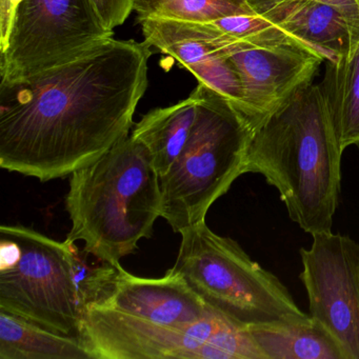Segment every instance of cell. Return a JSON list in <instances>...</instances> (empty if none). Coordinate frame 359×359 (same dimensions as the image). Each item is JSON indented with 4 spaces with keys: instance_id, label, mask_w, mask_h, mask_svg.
Masks as SVG:
<instances>
[{
    "instance_id": "14",
    "label": "cell",
    "mask_w": 359,
    "mask_h": 359,
    "mask_svg": "<svg viewBox=\"0 0 359 359\" xmlns=\"http://www.w3.org/2000/svg\"><path fill=\"white\" fill-rule=\"evenodd\" d=\"M248 329L266 359H344L335 338L306 313Z\"/></svg>"
},
{
    "instance_id": "19",
    "label": "cell",
    "mask_w": 359,
    "mask_h": 359,
    "mask_svg": "<svg viewBox=\"0 0 359 359\" xmlns=\"http://www.w3.org/2000/svg\"><path fill=\"white\" fill-rule=\"evenodd\" d=\"M91 3L110 30L121 26L133 11V0H91Z\"/></svg>"
},
{
    "instance_id": "15",
    "label": "cell",
    "mask_w": 359,
    "mask_h": 359,
    "mask_svg": "<svg viewBox=\"0 0 359 359\" xmlns=\"http://www.w3.org/2000/svg\"><path fill=\"white\" fill-rule=\"evenodd\" d=\"M198 89L173 106L154 109L136 123L131 136L148 150L159 177L165 175L182 154L198 113Z\"/></svg>"
},
{
    "instance_id": "13",
    "label": "cell",
    "mask_w": 359,
    "mask_h": 359,
    "mask_svg": "<svg viewBox=\"0 0 359 359\" xmlns=\"http://www.w3.org/2000/svg\"><path fill=\"white\" fill-rule=\"evenodd\" d=\"M325 55L327 62L352 56L359 46V22L333 6L292 0L262 14Z\"/></svg>"
},
{
    "instance_id": "2",
    "label": "cell",
    "mask_w": 359,
    "mask_h": 359,
    "mask_svg": "<svg viewBox=\"0 0 359 359\" xmlns=\"http://www.w3.org/2000/svg\"><path fill=\"white\" fill-rule=\"evenodd\" d=\"M342 153L319 86L309 83L250 128L243 174H260L275 187L304 232H331Z\"/></svg>"
},
{
    "instance_id": "21",
    "label": "cell",
    "mask_w": 359,
    "mask_h": 359,
    "mask_svg": "<svg viewBox=\"0 0 359 359\" xmlns=\"http://www.w3.org/2000/svg\"><path fill=\"white\" fill-rule=\"evenodd\" d=\"M22 1L24 0H0V52L5 51L7 48L16 12Z\"/></svg>"
},
{
    "instance_id": "17",
    "label": "cell",
    "mask_w": 359,
    "mask_h": 359,
    "mask_svg": "<svg viewBox=\"0 0 359 359\" xmlns=\"http://www.w3.org/2000/svg\"><path fill=\"white\" fill-rule=\"evenodd\" d=\"M325 65L318 83L342 150L359 144V46L352 56Z\"/></svg>"
},
{
    "instance_id": "3",
    "label": "cell",
    "mask_w": 359,
    "mask_h": 359,
    "mask_svg": "<svg viewBox=\"0 0 359 359\" xmlns=\"http://www.w3.org/2000/svg\"><path fill=\"white\" fill-rule=\"evenodd\" d=\"M161 182L148 150L131 135L89 165L73 172L66 208L70 233L100 262L118 264L150 238L161 217Z\"/></svg>"
},
{
    "instance_id": "18",
    "label": "cell",
    "mask_w": 359,
    "mask_h": 359,
    "mask_svg": "<svg viewBox=\"0 0 359 359\" xmlns=\"http://www.w3.org/2000/svg\"><path fill=\"white\" fill-rule=\"evenodd\" d=\"M138 20L148 18L211 22L230 16L255 14L249 0H133Z\"/></svg>"
},
{
    "instance_id": "16",
    "label": "cell",
    "mask_w": 359,
    "mask_h": 359,
    "mask_svg": "<svg viewBox=\"0 0 359 359\" xmlns=\"http://www.w3.org/2000/svg\"><path fill=\"white\" fill-rule=\"evenodd\" d=\"M0 359H93L79 338L0 310Z\"/></svg>"
},
{
    "instance_id": "20",
    "label": "cell",
    "mask_w": 359,
    "mask_h": 359,
    "mask_svg": "<svg viewBox=\"0 0 359 359\" xmlns=\"http://www.w3.org/2000/svg\"><path fill=\"white\" fill-rule=\"evenodd\" d=\"M289 1H292V0H249V7L251 8L254 13L262 15L276 6L289 3ZM314 1L333 6L352 18L353 20L359 22V0H314Z\"/></svg>"
},
{
    "instance_id": "6",
    "label": "cell",
    "mask_w": 359,
    "mask_h": 359,
    "mask_svg": "<svg viewBox=\"0 0 359 359\" xmlns=\"http://www.w3.org/2000/svg\"><path fill=\"white\" fill-rule=\"evenodd\" d=\"M174 272L211 310L249 327L304 314L285 285L205 222L180 232Z\"/></svg>"
},
{
    "instance_id": "8",
    "label": "cell",
    "mask_w": 359,
    "mask_h": 359,
    "mask_svg": "<svg viewBox=\"0 0 359 359\" xmlns=\"http://www.w3.org/2000/svg\"><path fill=\"white\" fill-rule=\"evenodd\" d=\"M113 34L91 0H24L7 48L0 52V83L73 62Z\"/></svg>"
},
{
    "instance_id": "12",
    "label": "cell",
    "mask_w": 359,
    "mask_h": 359,
    "mask_svg": "<svg viewBox=\"0 0 359 359\" xmlns=\"http://www.w3.org/2000/svg\"><path fill=\"white\" fill-rule=\"evenodd\" d=\"M140 22L144 41L150 47L177 60L198 83L224 96L239 110L238 75L229 58L210 41L199 22L163 18H148Z\"/></svg>"
},
{
    "instance_id": "1",
    "label": "cell",
    "mask_w": 359,
    "mask_h": 359,
    "mask_svg": "<svg viewBox=\"0 0 359 359\" xmlns=\"http://www.w3.org/2000/svg\"><path fill=\"white\" fill-rule=\"evenodd\" d=\"M150 46L109 39L68 64L0 83V167L68 177L129 136L148 88Z\"/></svg>"
},
{
    "instance_id": "7",
    "label": "cell",
    "mask_w": 359,
    "mask_h": 359,
    "mask_svg": "<svg viewBox=\"0 0 359 359\" xmlns=\"http://www.w3.org/2000/svg\"><path fill=\"white\" fill-rule=\"evenodd\" d=\"M81 340L93 359H266L248 327L218 313L167 325L88 304Z\"/></svg>"
},
{
    "instance_id": "10",
    "label": "cell",
    "mask_w": 359,
    "mask_h": 359,
    "mask_svg": "<svg viewBox=\"0 0 359 359\" xmlns=\"http://www.w3.org/2000/svg\"><path fill=\"white\" fill-rule=\"evenodd\" d=\"M300 249V280L310 315L335 338L344 359H359V243L346 235H312Z\"/></svg>"
},
{
    "instance_id": "4",
    "label": "cell",
    "mask_w": 359,
    "mask_h": 359,
    "mask_svg": "<svg viewBox=\"0 0 359 359\" xmlns=\"http://www.w3.org/2000/svg\"><path fill=\"white\" fill-rule=\"evenodd\" d=\"M75 243L0 226V310L81 339L83 287L94 266Z\"/></svg>"
},
{
    "instance_id": "11",
    "label": "cell",
    "mask_w": 359,
    "mask_h": 359,
    "mask_svg": "<svg viewBox=\"0 0 359 359\" xmlns=\"http://www.w3.org/2000/svg\"><path fill=\"white\" fill-rule=\"evenodd\" d=\"M167 325L192 323L216 313L170 269L161 278H142L121 262H102L90 289V304Z\"/></svg>"
},
{
    "instance_id": "5",
    "label": "cell",
    "mask_w": 359,
    "mask_h": 359,
    "mask_svg": "<svg viewBox=\"0 0 359 359\" xmlns=\"http://www.w3.org/2000/svg\"><path fill=\"white\" fill-rule=\"evenodd\" d=\"M198 113L175 163L159 177L161 217L180 233L205 222L211 205L243 175L250 127L224 96L198 83Z\"/></svg>"
},
{
    "instance_id": "22",
    "label": "cell",
    "mask_w": 359,
    "mask_h": 359,
    "mask_svg": "<svg viewBox=\"0 0 359 359\" xmlns=\"http://www.w3.org/2000/svg\"><path fill=\"white\" fill-rule=\"evenodd\" d=\"M96 269H97V268H96ZM95 271H96V270H95ZM94 273H95V272H94ZM92 276H93V275H92ZM90 279H91V278H90ZM89 281H90V280H89ZM88 285H89V283H88ZM87 299H88V291H87Z\"/></svg>"
},
{
    "instance_id": "9",
    "label": "cell",
    "mask_w": 359,
    "mask_h": 359,
    "mask_svg": "<svg viewBox=\"0 0 359 359\" xmlns=\"http://www.w3.org/2000/svg\"><path fill=\"white\" fill-rule=\"evenodd\" d=\"M216 49L229 58L241 87L239 113L253 127L287 104L300 89L312 83L325 60L318 52L295 43L253 46L234 41L201 22Z\"/></svg>"
}]
</instances>
